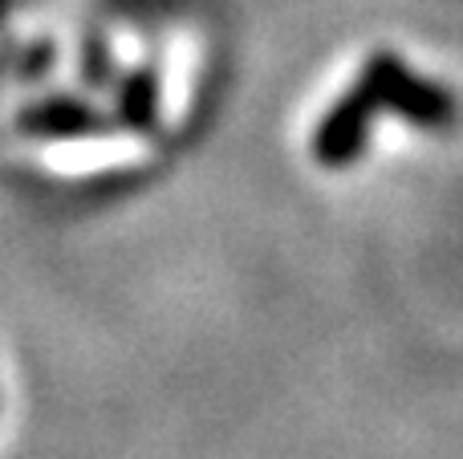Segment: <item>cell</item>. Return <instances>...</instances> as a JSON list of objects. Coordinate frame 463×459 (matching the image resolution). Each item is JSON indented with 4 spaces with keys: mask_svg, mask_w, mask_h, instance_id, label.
<instances>
[{
    "mask_svg": "<svg viewBox=\"0 0 463 459\" xmlns=\"http://www.w3.org/2000/svg\"><path fill=\"white\" fill-rule=\"evenodd\" d=\"M155 114H159V81L151 70H138L127 78L122 86V102H118V118L135 130H151Z\"/></svg>",
    "mask_w": 463,
    "mask_h": 459,
    "instance_id": "3957f363",
    "label": "cell"
},
{
    "mask_svg": "<svg viewBox=\"0 0 463 459\" xmlns=\"http://www.w3.org/2000/svg\"><path fill=\"white\" fill-rule=\"evenodd\" d=\"M383 106H394V110L411 114L415 122H439L451 114L448 98H443L439 89L415 81L407 70H399L391 57H378L366 70V78L345 94V102H337L334 110H329V118L321 122L317 143H313L317 159L329 163V167L350 163L354 151L362 146V138H366V122L374 118Z\"/></svg>",
    "mask_w": 463,
    "mask_h": 459,
    "instance_id": "6da1fadb",
    "label": "cell"
},
{
    "mask_svg": "<svg viewBox=\"0 0 463 459\" xmlns=\"http://www.w3.org/2000/svg\"><path fill=\"white\" fill-rule=\"evenodd\" d=\"M102 130V114L86 102H73V98H53V102H41L21 114V135L29 138H90Z\"/></svg>",
    "mask_w": 463,
    "mask_h": 459,
    "instance_id": "7a4b0ae2",
    "label": "cell"
},
{
    "mask_svg": "<svg viewBox=\"0 0 463 459\" xmlns=\"http://www.w3.org/2000/svg\"><path fill=\"white\" fill-rule=\"evenodd\" d=\"M106 65H110L106 49L98 45V41H90V45H86V78L94 81V86H102V81L110 78V70H106Z\"/></svg>",
    "mask_w": 463,
    "mask_h": 459,
    "instance_id": "277c9868",
    "label": "cell"
}]
</instances>
